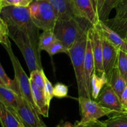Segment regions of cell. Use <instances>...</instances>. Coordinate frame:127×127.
Here are the masks:
<instances>
[{"label":"cell","instance_id":"obj_1","mask_svg":"<svg viewBox=\"0 0 127 127\" xmlns=\"http://www.w3.org/2000/svg\"><path fill=\"white\" fill-rule=\"evenodd\" d=\"M0 17L9 26L16 27L27 34L32 43L38 50L40 36L38 29L31 19L28 7L16 6L3 7L0 8Z\"/></svg>","mask_w":127,"mask_h":127},{"label":"cell","instance_id":"obj_2","mask_svg":"<svg viewBox=\"0 0 127 127\" xmlns=\"http://www.w3.org/2000/svg\"><path fill=\"white\" fill-rule=\"evenodd\" d=\"M93 26L90 22L80 17L70 19H58L53 29V32L58 40L69 49L84 33Z\"/></svg>","mask_w":127,"mask_h":127},{"label":"cell","instance_id":"obj_3","mask_svg":"<svg viewBox=\"0 0 127 127\" xmlns=\"http://www.w3.org/2000/svg\"><path fill=\"white\" fill-rule=\"evenodd\" d=\"M88 32L83 34L69 49V54L74 68L78 85L79 97L92 98L88 92L85 80L84 58L86 49Z\"/></svg>","mask_w":127,"mask_h":127},{"label":"cell","instance_id":"obj_4","mask_svg":"<svg viewBox=\"0 0 127 127\" xmlns=\"http://www.w3.org/2000/svg\"><path fill=\"white\" fill-rule=\"evenodd\" d=\"M10 39L21 51L30 73L35 70L43 69L40 60V52L35 47L27 34L24 31L9 26Z\"/></svg>","mask_w":127,"mask_h":127},{"label":"cell","instance_id":"obj_5","mask_svg":"<svg viewBox=\"0 0 127 127\" xmlns=\"http://www.w3.org/2000/svg\"><path fill=\"white\" fill-rule=\"evenodd\" d=\"M31 19L38 29L53 31L58 16L55 11L47 0L33 1L29 6Z\"/></svg>","mask_w":127,"mask_h":127},{"label":"cell","instance_id":"obj_6","mask_svg":"<svg viewBox=\"0 0 127 127\" xmlns=\"http://www.w3.org/2000/svg\"><path fill=\"white\" fill-rule=\"evenodd\" d=\"M4 47L7 51L11 63H12V67L14 71V78L17 81V84L19 87L21 95L37 111L35 104L33 102L30 78H29L28 76L27 75L21 66L18 59L14 54L12 47H11V44L5 46Z\"/></svg>","mask_w":127,"mask_h":127},{"label":"cell","instance_id":"obj_7","mask_svg":"<svg viewBox=\"0 0 127 127\" xmlns=\"http://www.w3.org/2000/svg\"><path fill=\"white\" fill-rule=\"evenodd\" d=\"M81 112V122H94L99 118L115 113L114 111L100 105L96 100L89 98L79 97L78 98Z\"/></svg>","mask_w":127,"mask_h":127},{"label":"cell","instance_id":"obj_8","mask_svg":"<svg viewBox=\"0 0 127 127\" xmlns=\"http://www.w3.org/2000/svg\"><path fill=\"white\" fill-rule=\"evenodd\" d=\"M15 110L24 127H47L37 111L21 95H19Z\"/></svg>","mask_w":127,"mask_h":127},{"label":"cell","instance_id":"obj_9","mask_svg":"<svg viewBox=\"0 0 127 127\" xmlns=\"http://www.w3.org/2000/svg\"><path fill=\"white\" fill-rule=\"evenodd\" d=\"M73 11L77 17L84 19L93 26L99 21L92 0H70Z\"/></svg>","mask_w":127,"mask_h":127},{"label":"cell","instance_id":"obj_10","mask_svg":"<svg viewBox=\"0 0 127 127\" xmlns=\"http://www.w3.org/2000/svg\"><path fill=\"white\" fill-rule=\"evenodd\" d=\"M95 100L101 106L114 111L115 113L125 112L120 98L108 83L104 86Z\"/></svg>","mask_w":127,"mask_h":127},{"label":"cell","instance_id":"obj_11","mask_svg":"<svg viewBox=\"0 0 127 127\" xmlns=\"http://www.w3.org/2000/svg\"><path fill=\"white\" fill-rule=\"evenodd\" d=\"M89 34L90 36L92 42L93 55L95 61V72L99 75L105 73L103 65L102 43V35L96 25L92 26L89 29Z\"/></svg>","mask_w":127,"mask_h":127},{"label":"cell","instance_id":"obj_12","mask_svg":"<svg viewBox=\"0 0 127 127\" xmlns=\"http://www.w3.org/2000/svg\"><path fill=\"white\" fill-rule=\"evenodd\" d=\"M102 43L103 65H104L105 75L107 76L116 65L119 50L102 35Z\"/></svg>","mask_w":127,"mask_h":127},{"label":"cell","instance_id":"obj_13","mask_svg":"<svg viewBox=\"0 0 127 127\" xmlns=\"http://www.w3.org/2000/svg\"><path fill=\"white\" fill-rule=\"evenodd\" d=\"M84 70H85V80L88 92L91 95V79L95 73V61L92 47V42L89 32H88L86 49L84 58Z\"/></svg>","mask_w":127,"mask_h":127},{"label":"cell","instance_id":"obj_14","mask_svg":"<svg viewBox=\"0 0 127 127\" xmlns=\"http://www.w3.org/2000/svg\"><path fill=\"white\" fill-rule=\"evenodd\" d=\"M95 25L102 36L106 37L118 49L125 51L127 53V41L121 37L116 31L113 30L102 21H99Z\"/></svg>","mask_w":127,"mask_h":127},{"label":"cell","instance_id":"obj_15","mask_svg":"<svg viewBox=\"0 0 127 127\" xmlns=\"http://www.w3.org/2000/svg\"><path fill=\"white\" fill-rule=\"evenodd\" d=\"M30 81L33 102L35 104L37 112L43 117H48L50 105L47 103L43 90L40 89L34 82L31 80Z\"/></svg>","mask_w":127,"mask_h":127},{"label":"cell","instance_id":"obj_16","mask_svg":"<svg viewBox=\"0 0 127 127\" xmlns=\"http://www.w3.org/2000/svg\"><path fill=\"white\" fill-rule=\"evenodd\" d=\"M0 120L2 127H21L24 126L13 108L0 103Z\"/></svg>","mask_w":127,"mask_h":127},{"label":"cell","instance_id":"obj_17","mask_svg":"<svg viewBox=\"0 0 127 127\" xmlns=\"http://www.w3.org/2000/svg\"><path fill=\"white\" fill-rule=\"evenodd\" d=\"M55 11L58 19H70L76 17L70 0H47Z\"/></svg>","mask_w":127,"mask_h":127},{"label":"cell","instance_id":"obj_18","mask_svg":"<svg viewBox=\"0 0 127 127\" xmlns=\"http://www.w3.org/2000/svg\"><path fill=\"white\" fill-rule=\"evenodd\" d=\"M107 77V83L120 98L122 93L126 87L127 82L120 72L117 64Z\"/></svg>","mask_w":127,"mask_h":127},{"label":"cell","instance_id":"obj_19","mask_svg":"<svg viewBox=\"0 0 127 127\" xmlns=\"http://www.w3.org/2000/svg\"><path fill=\"white\" fill-rule=\"evenodd\" d=\"M19 95H17L6 85L0 83V103L6 107L16 110L17 107Z\"/></svg>","mask_w":127,"mask_h":127},{"label":"cell","instance_id":"obj_20","mask_svg":"<svg viewBox=\"0 0 127 127\" xmlns=\"http://www.w3.org/2000/svg\"><path fill=\"white\" fill-rule=\"evenodd\" d=\"M115 17L104 22L111 28L127 19V0H122L115 7Z\"/></svg>","mask_w":127,"mask_h":127},{"label":"cell","instance_id":"obj_21","mask_svg":"<svg viewBox=\"0 0 127 127\" xmlns=\"http://www.w3.org/2000/svg\"><path fill=\"white\" fill-rule=\"evenodd\" d=\"M107 83V77L105 73L99 75L94 73L91 79V97L94 100H97L104 86Z\"/></svg>","mask_w":127,"mask_h":127},{"label":"cell","instance_id":"obj_22","mask_svg":"<svg viewBox=\"0 0 127 127\" xmlns=\"http://www.w3.org/2000/svg\"><path fill=\"white\" fill-rule=\"evenodd\" d=\"M103 122L106 127H127V113H115Z\"/></svg>","mask_w":127,"mask_h":127},{"label":"cell","instance_id":"obj_23","mask_svg":"<svg viewBox=\"0 0 127 127\" xmlns=\"http://www.w3.org/2000/svg\"><path fill=\"white\" fill-rule=\"evenodd\" d=\"M57 40L53 31H44L39 36L38 40V50L41 51H46L47 49Z\"/></svg>","mask_w":127,"mask_h":127},{"label":"cell","instance_id":"obj_24","mask_svg":"<svg viewBox=\"0 0 127 127\" xmlns=\"http://www.w3.org/2000/svg\"><path fill=\"white\" fill-rule=\"evenodd\" d=\"M121 1L122 0H105L101 11L98 16L99 21L105 22L109 20V15L112 10L115 9Z\"/></svg>","mask_w":127,"mask_h":127},{"label":"cell","instance_id":"obj_25","mask_svg":"<svg viewBox=\"0 0 127 127\" xmlns=\"http://www.w3.org/2000/svg\"><path fill=\"white\" fill-rule=\"evenodd\" d=\"M0 83L4 85L10 89L13 90L17 95H21L19 87L16 80L15 78L14 80H11V78H9L1 63H0Z\"/></svg>","mask_w":127,"mask_h":127},{"label":"cell","instance_id":"obj_26","mask_svg":"<svg viewBox=\"0 0 127 127\" xmlns=\"http://www.w3.org/2000/svg\"><path fill=\"white\" fill-rule=\"evenodd\" d=\"M51 57H53L54 55L60 53H64L69 54V49L67 48L60 41L57 39L55 41L46 51Z\"/></svg>","mask_w":127,"mask_h":127},{"label":"cell","instance_id":"obj_27","mask_svg":"<svg viewBox=\"0 0 127 127\" xmlns=\"http://www.w3.org/2000/svg\"><path fill=\"white\" fill-rule=\"evenodd\" d=\"M9 31L8 24L0 17V43L3 47L11 44L9 41Z\"/></svg>","mask_w":127,"mask_h":127},{"label":"cell","instance_id":"obj_28","mask_svg":"<svg viewBox=\"0 0 127 127\" xmlns=\"http://www.w3.org/2000/svg\"><path fill=\"white\" fill-rule=\"evenodd\" d=\"M117 65L127 82V53L126 52L119 50Z\"/></svg>","mask_w":127,"mask_h":127},{"label":"cell","instance_id":"obj_29","mask_svg":"<svg viewBox=\"0 0 127 127\" xmlns=\"http://www.w3.org/2000/svg\"><path fill=\"white\" fill-rule=\"evenodd\" d=\"M44 71L43 69L35 70L31 72L30 80L34 82L40 89L43 90L44 87Z\"/></svg>","mask_w":127,"mask_h":127},{"label":"cell","instance_id":"obj_30","mask_svg":"<svg viewBox=\"0 0 127 127\" xmlns=\"http://www.w3.org/2000/svg\"><path fill=\"white\" fill-rule=\"evenodd\" d=\"M33 0H0V8L8 6L29 7Z\"/></svg>","mask_w":127,"mask_h":127},{"label":"cell","instance_id":"obj_31","mask_svg":"<svg viewBox=\"0 0 127 127\" xmlns=\"http://www.w3.org/2000/svg\"><path fill=\"white\" fill-rule=\"evenodd\" d=\"M44 87H43V93H44L45 97L47 102L48 104L50 105L51 100L54 97L53 95V88L54 87H53L52 83L50 82L49 80L47 77L46 75H44Z\"/></svg>","mask_w":127,"mask_h":127},{"label":"cell","instance_id":"obj_32","mask_svg":"<svg viewBox=\"0 0 127 127\" xmlns=\"http://www.w3.org/2000/svg\"><path fill=\"white\" fill-rule=\"evenodd\" d=\"M68 87L63 83L58 82L56 83L53 88V95L55 97L58 98L68 97Z\"/></svg>","mask_w":127,"mask_h":127},{"label":"cell","instance_id":"obj_33","mask_svg":"<svg viewBox=\"0 0 127 127\" xmlns=\"http://www.w3.org/2000/svg\"><path fill=\"white\" fill-rule=\"evenodd\" d=\"M112 29L116 31L121 37L127 41V19L112 27Z\"/></svg>","mask_w":127,"mask_h":127},{"label":"cell","instance_id":"obj_34","mask_svg":"<svg viewBox=\"0 0 127 127\" xmlns=\"http://www.w3.org/2000/svg\"><path fill=\"white\" fill-rule=\"evenodd\" d=\"M74 125L76 127H106L104 122L99 120L86 122V123H83L79 121L76 122Z\"/></svg>","mask_w":127,"mask_h":127},{"label":"cell","instance_id":"obj_35","mask_svg":"<svg viewBox=\"0 0 127 127\" xmlns=\"http://www.w3.org/2000/svg\"><path fill=\"white\" fill-rule=\"evenodd\" d=\"M120 100H121V102L122 103L123 105H124L125 111V110L127 109V85L125 89L124 90V91L122 93Z\"/></svg>","mask_w":127,"mask_h":127},{"label":"cell","instance_id":"obj_36","mask_svg":"<svg viewBox=\"0 0 127 127\" xmlns=\"http://www.w3.org/2000/svg\"><path fill=\"white\" fill-rule=\"evenodd\" d=\"M63 127H76L75 125L72 124L71 123L68 122H66L63 123Z\"/></svg>","mask_w":127,"mask_h":127},{"label":"cell","instance_id":"obj_37","mask_svg":"<svg viewBox=\"0 0 127 127\" xmlns=\"http://www.w3.org/2000/svg\"><path fill=\"white\" fill-rule=\"evenodd\" d=\"M57 127H63V126H61L60 125H58V126H57Z\"/></svg>","mask_w":127,"mask_h":127},{"label":"cell","instance_id":"obj_38","mask_svg":"<svg viewBox=\"0 0 127 127\" xmlns=\"http://www.w3.org/2000/svg\"><path fill=\"white\" fill-rule=\"evenodd\" d=\"M125 112H126L127 113V110H125Z\"/></svg>","mask_w":127,"mask_h":127},{"label":"cell","instance_id":"obj_39","mask_svg":"<svg viewBox=\"0 0 127 127\" xmlns=\"http://www.w3.org/2000/svg\"><path fill=\"white\" fill-rule=\"evenodd\" d=\"M24 127V126H22V127Z\"/></svg>","mask_w":127,"mask_h":127},{"label":"cell","instance_id":"obj_40","mask_svg":"<svg viewBox=\"0 0 127 127\" xmlns=\"http://www.w3.org/2000/svg\"><path fill=\"white\" fill-rule=\"evenodd\" d=\"M33 1H38V0H33Z\"/></svg>","mask_w":127,"mask_h":127},{"label":"cell","instance_id":"obj_41","mask_svg":"<svg viewBox=\"0 0 127 127\" xmlns=\"http://www.w3.org/2000/svg\"><path fill=\"white\" fill-rule=\"evenodd\" d=\"M92 1H93H93H94V0H92Z\"/></svg>","mask_w":127,"mask_h":127}]
</instances>
